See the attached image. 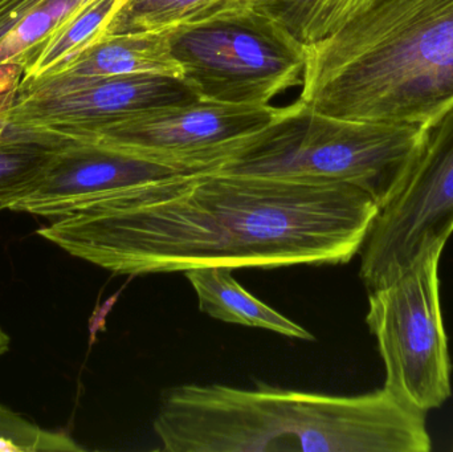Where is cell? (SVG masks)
Returning a JSON list of instances; mask_svg holds the SVG:
<instances>
[{
    "label": "cell",
    "mask_w": 453,
    "mask_h": 452,
    "mask_svg": "<svg viewBox=\"0 0 453 452\" xmlns=\"http://www.w3.org/2000/svg\"><path fill=\"white\" fill-rule=\"evenodd\" d=\"M434 251L390 284L370 291L366 323L386 369L385 387L422 413L451 395V361Z\"/></svg>",
    "instance_id": "cell-7"
},
{
    "label": "cell",
    "mask_w": 453,
    "mask_h": 452,
    "mask_svg": "<svg viewBox=\"0 0 453 452\" xmlns=\"http://www.w3.org/2000/svg\"><path fill=\"white\" fill-rule=\"evenodd\" d=\"M453 234V103L425 125L422 150L401 191L380 210L362 246L369 291L403 275Z\"/></svg>",
    "instance_id": "cell-8"
},
{
    "label": "cell",
    "mask_w": 453,
    "mask_h": 452,
    "mask_svg": "<svg viewBox=\"0 0 453 452\" xmlns=\"http://www.w3.org/2000/svg\"><path fill=\"white\" fill-rule=\"evenodd\" d=\"M170 34L172 31L104 34L47 74L97 77L149 74L182 80V68L173 55Z\"/></svg>",
    "instance_id": "cell-11"
},
{
    "label": "cell",
    "mask_w": 453,
    "mask_h": 452,
    "mask_svg": "<svg viewBox=\"0 0 453 452\" xmlns=\"http://www.w3.org/2000/svg\"><path fill=\"white\" fill-rule=\"evenodd\" d=\"M303 108L196 103L137 111L64 137L103 146L180 174L218 172L263 145Z\"/></svg>",
    "instance_id": "cell-5"
},
{
    "label": "cell",
    "mask_w": 453,
    "mask_h": 452,
    "mask_svg": "<svg viewBox=\"0 0 453 452\" xmlns=\"http://www.w3.org/2000/svg\"><path fill=\"white\" fill-rule=\"evenodd\" d=\"M64 142L55 133L8 124L0 135V211L29 190Z\"/></svg>",
    "instance_id": "cell-14"
},
{
    "label": "cell",
    "mask_w": 453,
    "mask_h": 452,
    "mask_svg": "<svg viewBox=\"0 0 453 452\" xmlns=\"http://www.w3.org/2000/svg\"><path fill=\"white\" fill-rule=\"evenodd\" d=\"M45 2L48 0H0V42Z\"/></svg>",
    "instance_id": "cell-20"
},
{
    "label": "cell",
    "mask_w": 453,
    "mask_h": 452,
    "mask_svg": "<svg viewBox=\"0 0 453 452\" xmlns=\"http://www.w3.org/2000/svg\"><path fill=\"white\" fill-rule=\"evenodd\" d=\"M372 0H311L301 21L298 40L311 44L334 34Z\"/></svg>",
    "instance_id": "cell-17"
},
{
    "label": "cell",
    "mask_w": 453,
    "mask_h": 452,
    "mask_svg": "<svg viewBox=\"0 0 453 452\" xmlns=\"http://www.w3.org/2000/svg\"><path fill=\"white\" fill-rule=\"evenodd\" d=\"M21 79L23 66L20 64L10 63L0 65V135L7 129V114L15 103Z\"/></svg>",
    "instance_id": "cell-19"
},
{
    "label": "cell",
    "mask_w": 453,
    "mask_h": 452,
    "mask_svg": "<svg viewBox=\"0 0 453 452\" xmlns=\"http://www.w3.org/2000/svg\"><path fill=\"white\" fill-rule=\"evenodd\" d=\"M255 0H125L114 8L104 34L173 31L250 12Z\"/></svg>",
    "instance_id": "cell-13"
},
{
    "label": "cell",
    "mask_w": 453,
    "mask_h": 452,
    "mask_svg": "<svg viewBox=\"0 0 453 452\" xmlns=\"http://www.w3.org/2000/svg\"><path fill=\"white\" fill-rule=\"evenodd\" d=\"M305 50L311 113L423 126L453 103V0H372Z\"/></svg>",
    "instance_id": "cell-3"
},
{
    "label": "cell",
    "mask_w": 453,
    "mask_h": 452,
    "mask_svg": "<svg viewBox=\"0 0 453 452\" xmlns=\"http://www.w3.org/2000/svg\"><path fill=\"white\" fill-rule=\"evenodd\" d=\"M175 174L180 172L103 146L65 138L36 182L8 211L52 220L73 214L121 188Z\"/></svg>",
    "instance_id": "cell-10"
},
{
    "label": "cell",
    "mask_w": 453,
    "mask_h": 452,
    "mask_svg": "<svg viewBox=\"0 0 453 452\" xmlns=\"http://www.w3.org/2000/svg\"><path fill=\"white\" fill-rule=\"evenodd\" d=\"M423 137L425 125L350 121L303 106L266 142L218 172L346 183L369 194L380 210L406 182Z\"/></svg>",
    "instance_id": "cell-4"
},
{
    "label": "cell",
    "mask_w": 453,
    "mask_h": 452,
    "mask_svg": "<svg viewBox=\"0 0 453 452\" xmlns=\"http://www.w3.org/2000/svg\"><path fill=\"white\" fill-rule=\"evenodd\" d=\"M84 448L63 432L37 426L31 419L0 405V451L76 452Z\"/></svg>",
    "instance_id": "cell-16"
},
{
    "label": "cell",
    "mask_w": 453,
    "mask_h": 452,
    "mask_svg": "<svg viewBox=\"0 0 453 452\" xmlns=\"http://www.w3.org/2000/svg\"><path fill=\"white\" fill-rule=\"evenodd\" d=\"M125 0H117V4H116V7H119V5H121L122 3H124Z\"/></svg>",
    "instance_id": "cell-22"
},
{
    "label": "cell",
    "mask_w": 453,
    "mask_h": 452,
    "mask_svg": "<svg viewBox=\"0 0 453 452\" xmlns=\"http://www.w3.org/2000/svg\"><path fill=\"white\" fill-rule=\"evenodd\" d=\"M153 430L166 452H430L426 413L386 387L356 397L257 385H182Z\"/></svg>",
    "instance_id": "cell-2"
},
{
    "label": "cell",
    "mask_w": 453,
    "mask_h": 452,
    "mask_svg": "<svg viewBox=\"0 0 453 452\" xmlns=\"http://www.w3.org/2000/svg\"><path fill=\"white\" fill-rule=\"evenodd\" d=\"M311 0H255L256 10L271 16L298 39L301 21Z\"/></svg>",
    "instance_id": "cell-18"
},
{
    "label": "cell",
    "mask_w": 453,
    "mask_h": 452,
    "mask_svg": "<svg viewBox=\"0 0 453 452\" xmlns=\"http://www.w3.org/2000/svg\"><path fill=\"white\" fill-rule=\"evenodd\" d=\"M183 80L149 76H69L21 80L8 124L71 137L137 111L196 103Z\"/></svg>",
    "instance_id": "cell-9"
},
{
    "label": "cell",
    "mask_w": 453,
    "mask_h": 452,
    "mask_svg": "<svg viewBox=\"0 0 453 452\" xmlns=\"http://www.w3.org/2000/svg\"><path fill=\"white\" fill-rule=\"evenodd\" d=\"M378 212L346 183L194 172L114 191L36 234L116 275L345 264Z\"/></svg>",
    "instance_id": "cell-1"
},
{
    "label": "cell",
    "mask_w": 453,
    "mask_h": 452,
    "mask_svg": "<svg viewBox=\"0 0 453 452\" xmlns=\"http://www.w3.org/2000/svg\"><path fill=\"white\" fill-rule=\"evenodd\" d=\"M182 80L206 103L268 106L303 87L305 45L279 21L253 8L226 20L173 29Z\"/></svg>",
    "instance_id": "cell-6"
},
{
    "label": "cell",
    "mask_w": 453,
    "mask_h": 452,
    "mask_svg": "<svg viewBox=\"0 0 453 452\" xmlns=\"http://www.w3.org/2000/svg\"><path fill=\"white\" fill-rule=\"evenodd\" d=\"M116 4L117 0H93L74 13L24 58L21 63V80L36 79L50 73L74 53L95 42L113 13Z\"/></svg>",
    "instance_id": "cell-15"
},
{
    "label": "cell",
    "mask_w": 453,
    "mask_h": 452,
    "mask_svg": "<svg viewBox=\"0 0 453 452\" xmlns=\"http://www.w3.org/2000/svg\"><path fill=\"white\" fill-rule=\"evenodd\" d=\"M11 348V337L4 329L0 326V358L3 356L7 355L10 352Z\"/></svg>",
    "instance_id": "cell-21"
},
{
    "label": "cell",
    "mask_w": 453,
    "mask_h": 452,
    "mask_svg": "<svg viewBox=\"0 0 453 452\" xmlns=\"http://www.w3.org/2000/svg\"><path fill=\"white\" fill-rule=\"evenodd\" d=\"M231 268L206 267L186 271L198 297L199 310L210 318L234 326L261 328L290 339L314 340L300 324L245 291L232 276Z\"/></svg>",
    "instance_id": "cell-12"
}]
</instances>
